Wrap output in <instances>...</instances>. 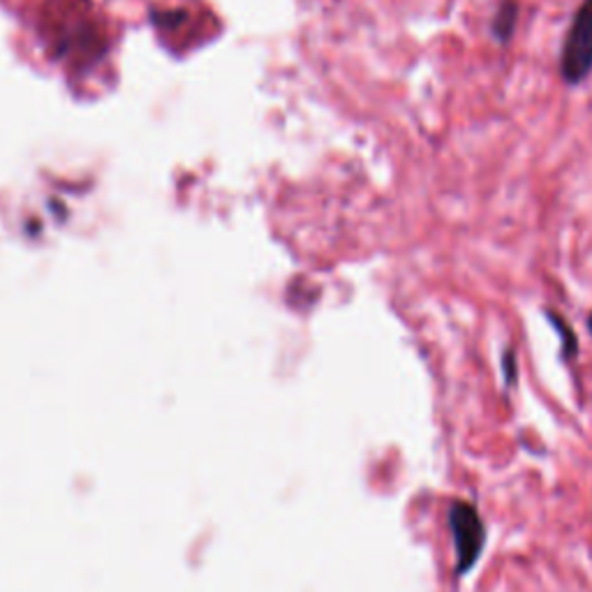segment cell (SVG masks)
Instances as JSON below:
<instances>
[{"label":"cell","mask_w":592,"mask_h":592,"mask_svg":"<svg viewBox=\"0 0 592 592\" xmlns=\"http://www.w3.org/2000/svg\"><path fill=\"white\" fill-rule=\"evenodd\" d=\"M502 373H504L507 384L516 382V361H514L512 352H504V357H502Z\"/></svg>","instance_id":"5b68a950"},{"label":"cell","mask_w":592,"mask_h":592,"mask_svg":"<svg viewBox=\"0 0 592 592\" xmlns=\"http://www.w3.org/2000/svg\"><path fill=\"white\" fill-rule=\"evenodd\" d=\"M446 519H449V530H452V537H454L456 574L465 577L481 558V550L486 544V525L477 512V507L463 500L452 502Z\"/></svg>","instance_id":"6da1fadb"},{"label":"cell","mask_w":592,"mask_h":592,"mask_svg":"<svg viewBox=\"0 0 592 592\" xmlns=\"http://www.w3.org/2000/svg\"><path fill=\"white\" fill-rule=\"evenodd\" d=\"M588 326H590V334H592V315H590V320H588Z\"/></svg>","instance_id":"8992f818"},{"label":"cell","mask_w":592,"mask_h":592,"mask_svg":"<svg viewBox=\"0 0 592 592\" xmlns=\"http://www.w3.org/2000/svg\"><path fill=\"white\" fill-rule=\"evenodd\" d=\"M519 22V5L514 0H504V3L498 8L496 16H494V35L500 39V43H507L509 37H512L514 28Z\"/></svg>","instance_id":"3957f363"},{"label":"cell","mask_w":592,"mask_h":592,"mask_svg":"<svg viewBox=\"0 0 592 592\" xmlns=\"http://www.w3.org/2000/svg\"><path fill=\"white\" fill-rule=\"evenodd\" d=\"M548 320L554 322V326H556V329H558V332H560V336H562V357H565V359L577 357V350H579V345H577V336L567 329L565 322H562L558 315L548 313Z\"/></svg>","instance_id":"277c9868"},{"label":"cell","mask_w":592,"mask_h":592,"mask_svg":"<svg viewBox=\"0 0 592 592\" xmlns=\"http://www.w3.org/2000/svg\"><path fill=\"white\" fill-rule=\"evenodd\" d=\"M560 70L567 84H581L592 72V0H585L571 19L560 54Z\"/></svg>","instance_id":"7a4b0ae2"}]
</instances>
